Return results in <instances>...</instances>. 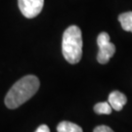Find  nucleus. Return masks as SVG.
<instances>
[{
  "instance_id": "nucleus-5",
  "label": "nucleus",
  "mask_w": 132,
  "mask_h": 132,
  "mask_svg": "<svg viewBox=\"0 0 132 132\" xmlns=\"http://www.w3.org/2000/svg\"><path fill=\"white\" fill-rule=\"evenodd\" d=\"M126 102H127L126 96L119 91H113L109 95V103L114 111H121L123 106L126 104Z\"/></svg>"
},
{
  "instance_id": "nucleus-1",
  "label": "nucleus",
  "mask_w": 132,
  "mask_h": 132,
  "mask_svg": "<svg viewBox=\"0 0 132 132\" xmlns=\"http://www.w3.org/2000/svg\"><path fill=\"white\" fill-rule=\"evenodd\" d=\"M39 79L35 76H26L15 83L5 97V105L9 109L22 106L37 92Z\"/></svg>"
},
{
  "instance_id": "nucleus-9",
  "label": "nucleus",
  "mask_w": 132,
  "mask_h": 132,
  "mask_svg": "<svg viewBox=\"0 0 132 132\" xmlns=\"http://www.w3.org/2000/svg\"><path fill=\"white\" fill-rule=\"evenodd\" d=\"M93 132H114L111 127H109L107 125H99L97 127H95Z\"/></svg>"
},
{
  "instance_id": "nucleus-7",
  "label": "nucleus",
  "mask_w": 132,
  "mask_h": 132,
  "mask_svg": "<svg viewBox=\"0 0 132 132\" xmlns=\"http://www.w3.org/2000/svg\"><path fill=\"white\" fill-rule=\"evenodd\" d=\"M118 21L125 31L132 32V12H125L118 16Z\"/></svg>"
},
{
  "instance_id": "nucleus-8",
  "label": "nucleus",
  "mask_w": 132,
  "mask_h": 132,
  "mask_svg": "<svg viewBox=\"0 0 132 132\" xmlns=\"http://www.w3.org/2000/svg\"><path fill=\"white\" fill-rule=\"evenodd\" d=\"M113 108L109 102H101L94 106V112L98 114H110Z\"/></svg>"
},
{
  "instance_id": "nucleus-3",
  "label": "nucleus",
  "mask_w": 132,
  "mask_h": 132,
  "mask_svg": "<svg viewBox=\"0 0 132 132\" xmlns=\"http://www.w3.org/2000/svg\"><path fill=\"white\" fill-rule=\"evenodd\" d=\"M97 44L99 47L98 55H97V61L100 64L105 65L107 64L110 59L113 56L116 52V46L114 44L110 41V35L107 32H101L97 37Z\"/></svg>"
},
{
  "instance_id": "nucleus-10",
  "label": "nucleus",
  "mask_w": 132,
  "mask_h": 132,
  "mask_svg": "<svg viewBox=\"0 0 132 132\" xmlns=\"http://www.w3.org/2000/svg\"><path fill=\"white\" fill-rule=\"evenodd\" d=\"M35 132H50V129L46 124H42L35 130Z\"/></svg>"
},
{
  "instance_id": "nucleus-2",
  "label": "nucleus",
  "mask_w": 132,
  "mask_h": 132,
  "mask_svg": "<svg viewBox=\"0 0 132 132\" xmlns=\"http://www.w3.org/2000/svg\"><path fill=\"white\" fill-rule=\"evenodd\" d=\"M62 52L70 64H77L82 56V35L77 26H71L64 31Z\"/></svg>"
},
{
  "instance_id": "nucleus-4",
  "label": "nucleus",
  "mask_w": 132,
  "mask_h": 132,
  "mask_svg": "<svg viewBox=\"0 0 132 132\" xmlns=\"http://www.w3.org/2000/svg\"><path fill=\"white\" fill-rule=\"evenodd\" d=\"M19 8L26 18L32 19L41 13L44 0H18Z\"/></svg>"
},
{
  "instance_id": "nucleus-6",
  "label": "nucleus",
  "mask_w": 132,
  "mask_h": 132,
  "mask_svg": "<svg viewBox=\"0 0 132 132\" xmlns=\"http://www.w3.org/2000/svg\"><path fill=\"white\" fill-rule=\"evenodd\" d=\"M57 132H83L82 128L76 123L62 121L57 126Z\"/></svg>"
}]
</instances>
